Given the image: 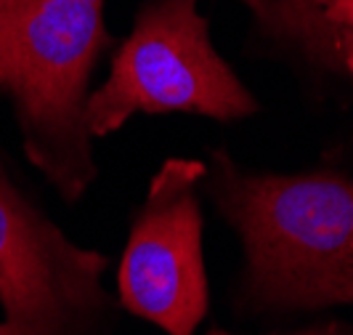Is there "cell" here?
Instances as JSON below:
<instances>
[{
	"label": "cell",
	"mask_w": 353,
	"mask_h": 335,
	"mask_svg": "<svg viewBox=\"0 0 353 335\" xmlns=\"http://www.w3.org/2000/svg\"><path fill=\"white\" fill-rule=\"evenodd\" d=\"M202 189L245 247L242 300L258 312L353 306V178L255 173L218 149Z\"/></svg>",
	"instance_id": "6da1fadb"
},
{
	"label": "cell",
	"mask_w": 353,
	"mask_h": 335,
	"mask_svg": "<svg viewBox=\"0 0 353 335\" xmlns=\"http://www.w3.org/2000/svg\"><path fill=\"white\" fill-rule=\"evenodd\" d=\"M114 46L104 0H0V96L27 160L70 205L99 173L85 102Z\"/></svg>",
	"instance_id": "7a4b0ae2"
},
{
	"label": "cell",
	"mask_w": 353,
	"mask_h": 335,
	"mask_svg": "<svg viewBox=\"0 0 353 335\" xmlns=\"http://www.w3.org/2000/svg\"><path fill=\"white\" fill-rule=\"evenodd\" d=\"M202 115L245 120L258 102L215 51L196 0H143L130 35L112 48L109 77L85 102V131L104 139L133 115Z\"/></svg>",
	"instance_id": "3957f363"
},
{
	"label": "cell",
	"mask_w": 353,
	"mask_h": 335,
	"mask_svg": "<svg viewBox=\"0 0 353 335\" xmlns=\"http://www.w3.org/2000/svg\"><path fill=\"white\" fill-rule=\"evenodd\" d=\"M109 258L74 245L11 178L0 149V335H112Z\"/></svg>",
	"instance_id": "277c9868"
},
{
	"label": "cell",
	"mask_w": 353,
	"mask_h": 335,
	"mask_svg": "<svg viewBox=\"0 0 353 335\" xmlns=\"http://www.w3.org/2000/svg\"><path fill=\"white\" fill-rule=\"evenodd\" d=\"M205 162H162L128 234L117 293L125 312L168 335H194L208 317L210 290L202 250L199 186Z\"/></svg>",
	"instance_id": "5b68a950"
},
{
	"label": "cell",
	"mask_w": 353,
	"mask_h": 335,
	"mask_svg": "<svg viewBox=\"0 0 353 335\" xmlns=\"http://www.w3.org/2000/svg\"><path fill=\"white\" fill-rule=\"evenodd\" d=\"M258 37L324 72L343 37L353 32V0H242Z\"/></svg>",
	"instance_id": "8992f818"
},
{
	"label": "cell",
	"mask_w": 353,
	"mask_h": 335,
	"mask_svg": "<svg viewBox=\"0 0 353 335\" xmlns=\"http://www.w3.org/2000/svg\"><path fill=\"white\" fill-rule=\"evenodd\" d=\"M324 72L337 75V77H345V80L353 86V32L348 37H343V40H340V46L332 51V56H330V61H327Z\"/></svg>",
	"instance_id": "52a82bcc"
},
{
	"label": "cell",
	"mask_w": 353,
	"mask_h": 335,
	"mask_svg": "<svg viewBox=\"0 0 353 335\" xmlns=\"http://www.w3.org/2000/svg\"><path fill=\"white\" fill-rule=\"evenodd\" d=\"M208 335H234L226 333V330H210ZM271 335H353L348 327L337 325V322H330V325H319V327H305V330H298V333H271Z\"/></svg>",
	"instance_id": "ba28073f"
}]
</instances>
